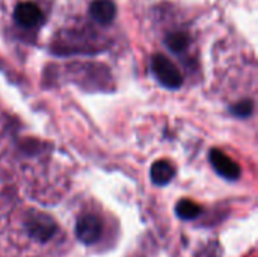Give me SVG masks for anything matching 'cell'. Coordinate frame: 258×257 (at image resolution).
Returning a JSON list of instances; mask_svg holds the SVG:
<instances>
[{
	"label": "cell",
	"mask_w": 258,
	"mask_h": 257,
	"mask_svg": "<svg viewBox=\"0 0 258 257\" xmlns=\"http://www.w3.org/2000/svg\"><path fill=\"white\" fill-rule=\"evenodd\" d=\"M151 73L157 82L166 88H180L184 83V77L175 61L166 55H154L151 58Z\"/></svg>",
	"instance_id": "1"
},
{
	"label": "cell",
	"mask_w": 258,
	"mask_h": 257,
	"mask_svg": "<svg viewBox=\"0 0 258 257\" xmlns=\"http://www.w3.org/2000/svg\"><path fill=\"white\" fill-rule=\"evenodd\" d=\"M14 21L20 29L24 30H35L44 21V12L38 3L33 2H23L18 3L14 11Z\"/></svg>",
	"instance_id": "2"
},
{
	"label": "cell",
	"mask_w": 258,
	"mask_h": 257,
	"mask_svg": "<svg viewBox=\"0 0 258 257\" xmlns=\"http://www.w3.org/2000/svg\"><path fill=\"white\" fill-rule=\"evenodd\" d=\"M76 236L80 242L86 245L95 244L101 236V221L98 220V217L91 214L82 215L76 224Z\"/></svg>",
	"instance_id": "3"
},
{
	"label": "cell",
	"mask_w": 258,
	"mask_h": 257,
	"mask_svg": "<svg viewBox=\"0 0 258 257\" xmlns=\"http://www.w3.org/2000/svg\"><path fill=\"white\" fill-rule=\"evenodd\" d=\"M210 161L215 167V170L225 179L228 180H236L240 176V168L239 165L231 161L227 155H224L219 150H212L210 151Z\"/></svg>",
	"instance_id": "4"
},
{
	"label": "cell",
	"mask_w": 258,
	"mask_h": 257,
	"mask_svg": "<svg viewBox=\"0 0 258 257\" xmlns=\"http://www.w3.org/2000/svg\"><path fill=\"white\" fill-rule=\"evenodd\" d=\"M26 227H27V233L33 239H36L39 242L48 241L56 233L54 223L50 218L42 217V215L41 217H35L33 220H29V223L26 224Z\"/></svg>",
	"instance_id": "5"
},
{
	"label": "cell",
	"mask_w": 258,
	"mask_h": 257,
	"mask_svg": "<svg viewBox=\"0 0 258 257\" xmlns=\"http://www.w3.org/2000/svg\"><path fill=\"white\" fill-rule=\"evenodd\" d=\"M115 3L112 0H94L89 6V14L92 20H95L100 24H109L112 23L115 17Z\"/></svg>",
	"instance_id": "6"
},
{
	"label": "cell",
	"mask_w": 258,
	"mask_h": 257,
	"mask_svg": "<svg viewBox=\"0 0 258 257\" xmlns=\"http://www.w3.org/2000/svg\"><path fill=\"white\" fill-rule=\"evenodd\" d=\"M189 35L183 30H171L165 38V45L174 55H186L189 52Z\"/></svg>",
	"instance_id": "7"
},
{
	"label": "cell",
	"mask_w": 258,
	"mask_h": 257,
	"mask_svg": "<svg viewBox=\"0 0 258 257\" xmlns=\"http://www.w3.org/2000/svg\"><path fill=\"white\" fill-rule=\"evenodd\" d=\"M174 177V168L166 161H159L151 167V180L156 185H166Z\"/></svg>",
	"instance_id": "8"
},
{
	"label": "cell",
	"mask_w": 258,
	"mask_h": 257,
	"mask_svg": "<svg viewBox=\"0 0 258 257\" xmlns=\"http://www.w3.org/2000/svg\"><path fill=\"white\" fill-rule=\"evenodd\" d=\"M175 212L181 220H194L201 214V208L197 203L190 201V200H181L177 204Z\"/></svg>",
	"instance_id": "9"
}]
</instances>
